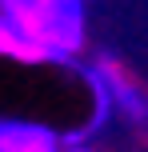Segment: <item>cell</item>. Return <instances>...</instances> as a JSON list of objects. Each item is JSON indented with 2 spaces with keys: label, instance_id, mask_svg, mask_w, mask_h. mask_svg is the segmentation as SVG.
I'll return each mask as SVG.
<instances>
[{
  "label": "cell",
  "instance_id": "cell-3",
  "mask_svg": "<svg viewBox=\"0 0 148 152\" xmlns=\"http://www.w3.org/2000/svg\"><path fill=\"white\" fill-rule=\"evenodd\" d=\"M0 52L12 56V60H24V64H44L48 60V52L40 48L36 32L24 20L8 16V12H0Z\"/></svg>",
  "mask_w": 148,
  "mask_h": 152
},
{
  "label": "cell",
  "instance_id": "cell-2",
  "mask_svg": "<svg viewBox=\"0 0 148 152\" xmlns=\"http://www.w3.org/2000/svg\"><path fill=\"white\" fill-rule=\"evenodd\" d=\"M0 152H64L60 132L32 120H8L0 116Z\"/></svg>",
  "mask_w": 148,
  "mask_h": 152
},
{
  "label": "cell",
  "instance_id": "cell-1",
  "mask_svg": "<svg viewBox=\"0 0 148 152\" xmlns=\"http://www.w3.org/2000/svg\"><path fill=\"white\" fill-rule=\"evenodd\" d=\"M32 32L52 64H68L84 48V0H40L32 16Z\"/></svg>",
  "mask_w": 148,
  "mask_h": 152
},
{
  "label": "cell",
  "instance_id": "cell-4",
  "mask_svg": "<svg viewBox=\"0 0 148 152\" xmlns=\"http://www.w3.org/2000/svg\"><path fill=\"white\" fill-rule=\"evenodd\" d=\"M100 72H104V80H108L112 108H120L128 120L144 124V120H148V96H144V88H140V84H132V80H128V76L120 72L112 60H104V64H100Z\"/></svg>",
  "mask_w": 148,
  "mask_h": 152
},
{
  "label": "cell",
  "instance_id": "cell-6",
  "mask_svg": "<svg viewBox=\"0 0 148 152\" xmlns=\"http://www.w3.org/2000/svg\"><path fill=\"white\" fill-rule=\"evenodd\" d=\"M68 152H92V148H68Z\"/></svg>",
  "mask_w": 148,
  "mask_h": 152
},
{
  "label": "cell",
  "instance_id": "cell-5",
  "mask_svg": "<svg viewBox=\"0 0 148 152\" xmlns=\"http://www.w3.org/2000/svg\"><path fill=\"white\" fill-rule=\"evenodd\" d=\"M36 4H40V0H0V12L16 16V20H24V24L32 28V16H36Z\"/></svg>",
  "mask_w": 148,
  "mask_h": 152
}]
</instances>
